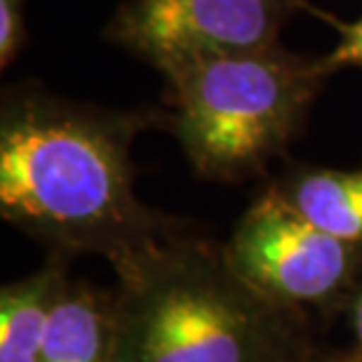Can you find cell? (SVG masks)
I'll list each match as a JSON object with an SVG mask.
<instances>
[{"label":"cell","mask_w":362,"mask_h":362,"mask_svg":"<svg viewBox=\"0 0 362 362\" xmlns=\"http://www.w3.org/2000/svg\"><path fill=\"white\" fill-rule=\"evenodd\" d=\"M168 115L113 111L35 85L5 90L0 106V214L49 255H97L125 271L186 223L134 191L132 144Z\"/></svg>","instance_id":"6da1fadb"},{"label":"cell","mask_w":362,"mask_h":362,"mask_svg":"<svg viewBox=\"0 0 362 362\" xmlns=\"http://www.w3.org/2000/svg\"><path fill=\"white\" fill-rule=\"evenodd\" d=\"M111 362H308L310 317L233 269L223 243L184 230L115 273Z\"/></svg>","instance_id":"7a4b0ae2"},{"label":"cell","mask_w":362,"mask_h":362,"mask_svg":"<svg viewBox=\"0 0 362 362\" xmlns=\"http://www.w3.org/2000/svg\"><path fill=\"white\" fill-rule=\"evenodd\" d=\"M329 76L322 57L282 45L181 64L165 74L168 129L198 177L255 179L296 139Z\"/></svg>","instance_id":"3957f363"},{"label":"cell","mask_w":362,"mask_h":362,"mask_svg":"<svg viewBox=\"0 0 362 362\" xmlns=\"http://www.w3.org/2000/svg\"><path fill=\"white\" fill-rule=\"evenodd\" d=\"M223 247L266 299L308 317L346 310L362 282V247L313 226L273 184L252 200Z\"/></svg>","instance_id":"277c9868"},{"label":"cell","mask_w":362,"mask_h":362,"mask_svg":"<svg viewBox=\"0 0 362 362\" xmlns=\"http://www.w3.org/2000/svg\"><path fill=\"white\" fill-rule=\"evenodd\" d=\"M310 12L306 0H125L104 38L165 76L207 57L280 45L289 17Z\"/></svg>","instance_id":"5b68a950"},{"label":"cell","mask_w":362,"mask_h":362,"mask_svg":"<svg viewBox=\"0 0 362 362\" xmlns=\"http://www.w3.org/2000/svg\"><path fill=\"white\" fill-rule=\"evenodd\" d=\"M113 289L66 278L49 313L40 362H111Z\"/></svg>","instance_id":"8992f818"},{"label":"cell","mask_w":362,"mask_h":362,"mask_svg":"<svg viewBox=\"0 0 362 362\" xmlns=\"http://www.w3.org/2000/svg\"><path fill=\"white\" fill-rule=\"evenodd\" d=\"M273 186L313 226L362 247V170L296 165Z\"/></svg>","instance_id":"52a82bcc"},{"label":"cell","mask_w":362,"mask_h":362,"mask_svg":"<svg viewBox=\"0 0 362 362\" xmlns=\"http://www.w3.org/2000/svg\"><path fill=\"white\" fill-rule=\"evenodd\" d=\"M66 262L49 255L42 269L0 289V362H40L49 313L69 278Z\"/></svg>","instance_id":"ba28073f"},{"label":"cell","mask_w":362,"mask_h":362,"mask_svg":"<svg viewBox=\"0 0 362 362\" xmlns=\"http://www.w3.org/2000/svg\"><path fill=\"white\" fill-rule=\"evenodd\" d=\"M315 14L332 24L339 31V42L337 47L332 49L329 54H325V66L329 69V74H334L339 69H346V66H358L362 69V17L356 21H341L337 19L334 14H327V12H320L315 10Z\"/></svg>","instance_id":"9c48e42d"},{"label":"cell","mask_w":362,"mask_h":362,"mask_svg":"<svg viewBox=\"0 0 362 362\" xmlns=\"http://www.w3.org/2000/svg\"><path fill=\"white\" fill-rule=\"evenodd\" d=\"M346 315H349V325H351V334H353V346L351 349L362 356V282L356 287V292L346 303Z\"/></svg>","instance_id":"30bf717a"},{"label":"cell","mask_w":362,"mask_h":362,"mask_svg":"<svg viewBox=\"0 0 362 362\" xmlns=\"http://www.w3.org/2000/svg\"><path fill=\"white\" fill-rule=\"evenodd\" d=\"M308 362H362V356L353 349H349V351H320L317 349Z\"/></svg>","instance_id":"8fae6325"}]
</instances>
